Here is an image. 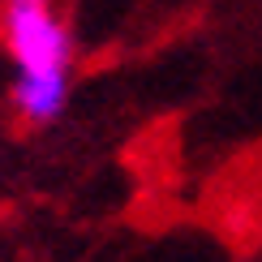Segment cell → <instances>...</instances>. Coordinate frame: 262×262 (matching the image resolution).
Listing matches in <instances>:
<instances>
[{"instance_id": "1", "label": "cell", "mask_w": 262, "mask_h": 262, "mask_svg": "<svg viewBox=\"0 0 262 262\" xmlns=\"http://www.w3.org/2000/svg\"><path fill=\"white\" fill-rule=\"evenodd\" d=\"M0 48L9 56V103L26 125H52L73 91V30L56 0H5Z\"/></svg>"}]
</instances>
